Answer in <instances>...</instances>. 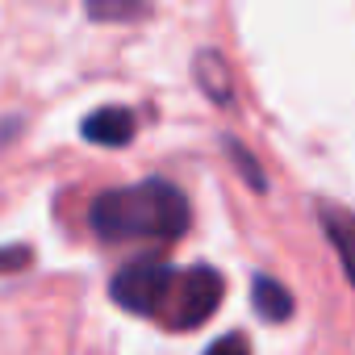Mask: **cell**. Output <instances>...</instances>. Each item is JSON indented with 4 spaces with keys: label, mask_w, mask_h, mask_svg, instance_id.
I'll use <instances>...</instances> for the list:
<instances>
[{
    "label": "cell",
    "mask_w": 355,
    "mask_h": 355,
    "mask_svg": "<svg viewBox=\"0 0 355 355\" xmlns=\"http://www.w3.org/2000/svg\"><path fill=\"white\" fill-rule=\"evenodd\" d=\"M251 301H255V309H259L263 322H288L293 318V293L280 280H272V276H255Z\"/></svg>",
    "instance_id": "8992f818"
},
{
    "label": "cell",
    "mask_w": 355,
    "mask_h": 355,
    "mask_svg": "<svg viewBox=\"0 0 355 355\" xmlns=\"http://www.w3.org/2000/svg\"><path fill=\"white\" fill-rule=\"evenodd\" d=\"M222 293H226V280L209 263L175 272V284H171V297H167V309H163V326L167 330H197V326H205L218 313Z\"/></svg>",
    "instance_id": "7a4b0ae2"
},
{
    "label": "cell",
    "mask_w": 355,
    "mask_h": 355,
    "mask_svg": "<svg viewBox=\"0 0 355 355\" xmlns=\"http://www.w3.org/2000/svg\"><path fill=\"white\" fill-rule=\"evenodd\" d=\"M322 226H326V239L330 247L338 251V263H343V276L355 284V214L338 209V205H322Z\"/></svg>",
    "instance_id": "5b68a950"
},
{
    "label": "cell",
    "mask_w": 355,
    "mask_h": 355,
    "mask_svg": "<svg viewBox=\"0 0 355 355\" xmlns=\"http://www.w3.org/2000/svg\"><path fill=\"white\" fill-rule=\"evenodd\" d=\"M30 263V251L26 247H0V272H17Z\"/></svg>",
    "instance_id": "8fae6325"
},
{
    "label": "cell",
    "mask_w": 355,
    "mask_h": 355,
    "mask_svg": "<svg viewBox=\"0 0 355 355\" xmlns=\"http://www.w3.org/2000/svg\"><path fill=\"white\" fill-rule=\"evenodd\" d=\"M88 13L96 21H138L146 13V0H88Z\"/></svg>",
    "instance_id": "ba28073f"
},
{
    "label": "cell",
    "mask_w": 355,
    "mask_h": 355,
    "mask_svg": "<svg viewBox=\"0 0 355 355\" xmlns=\"http://www.w3.org/2000/svg\"><path fill=\"white\" fill-rule=\"evenodd\" d=\"M171 284H175V272L163 259H130L125 268H117L109 293H113V301L125 313H138V318H155L159 313L163 318Z\"/></svg>",
    "instance_id": "3957f363"
},
{
    "label": "cell",
    "mask_w": 355,
    "mask_h": 355,
    "mask_svg": "<svg viewBox=\"0 0 355 355\" xmlns=\"http://www.w3.org/2000/svg\"><path fill=\"white\" fill-rule=\"evenodd\" d=\"M226 150H230V159L239 163V171H243V180L255 189V193H263L268 189V180H263V171H259V163H255V155L239 142V138H226Z\"/></svg>",
    "instance_id": "9c48e42d"
},
{
    "label": "cell",
    "mask_w": 355,
    "mask_h": 355,
    "mask_svg": "<svg viewBox=\"0 0 355 355\" xmlns=\"http://www.w3.org/2000/svg\"><path fill=\"white\" fill-rule=\"evenodd\" d=\"M205 355H251V343H247L243 334H222Z\"/></svg>",
    "instance_id": "30bf717a"
},
{
    "label": "cell",
    "mask_w": 355,
    "mask_h": 355,
    "mask_svg": "<svg viewBox=\"0 0 355 355\" xmlns=\"http://www.w3.org/2000/svg\"><path fill=\"white\" fill-rule=\"evenodd\" d=\"M197 80L205 84V96H209V101H218V105H230V101H234V92H230V71H226V63H222L218 51H201V59H197Z\"/></svg>",
    "instance_id": "52a82bcc"
},
{
    "label": "cell",
    "mask_w": 355,
    "mask_h": 355,
    "mask_svg": "<svg viewBox=\"0 0 355 355\" xmlns=\"http://www.w3.org/2000/svg\"><path fill=\"white\" fill-rule=\"evenodd\" d=\"M134 130H138L134 113H130V109H117V105L96 109V113H88V117L80 121V134H84L88 142H96V146H125V142L134 138Z\"/></svg>",
    "instance_id": "277c9868"
},
{
    "label": "cell",
    "mask_w": 355,
    "mask_h": 355,
    "mask_svg": "<svg viewBox=\"0 0 355 355\" xmlns=\"http://www.w3.org/2000/svg\"><path fill=\"white\" fill-rule=\"evenodd\" d=\"M189 201L167 180L109 189L92 201L88 226L105 243H171L189 230Z\"/></svg>",
    "instance_id": "6da1fadb"
}]
</instances>
